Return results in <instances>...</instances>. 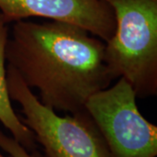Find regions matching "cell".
Masks as SVG:
<instances>
[{
	"instance_id": "6da1fadb",
	"label": "cell",
	"mask_w": 157,
	"mask_h": 157,
	"mask_svg": "<svg viewBox=\"0 0 157 157\" xmlns=\"http://www.w3.org/2000/svg\"><path fill=\"white\" fill-rule=\"evenodd\" d=\"M11 66L39 101L54 111L76 113L113 80L105 42L85 29L59 21L14 22L6 45Z\"/></svg>"
},
{
	"instance_id": "7a4b0ae2",
	"label": "cell",
	"mask_w": 157,
	"mask_h": 157,
	"mask_svg": "<svg viewBox=\"0 0 157 157\" xmlns=\"http://www.w3.org/2000/svg\"><path fill=\"white\" fill-rule=\"evenodd\" d=\"M113 11L115 31L105 43L113 79L124 78L136 97L157 94V0H103Z\"/></svg>"
},
{
	"instance_id": "3957f363",
	"label": "cell",
	"mask_w": 157,
	"mask_h": 157,
	"mask_svg": "<svg viewBox=\"0 0 157 157\" xmlns=\"http://www.w3.org/2000/svg\"><path fill=\"white\" fill-rule=\"evenodd\" d=\"M11 101L21 107V121L44 149L43 157H109L107 147L86 110L59 116L43 105L17 73L6 65Z\"/></svg>"
},
{
	"instance_id": "277c9868",
	"label": "cell",
	"mask_w": 157,
	"mask_h": 157,
	"mask_svg": "<svg viewBox=\"0 0 157 157\" xmlns=\"http://www.w3.org/2000/svg\"><path fill=\"white\" fill-rule=\"evenodd\" d=\"M136 94L124 78L86 103L109 157H156L157 127L142 116Z\"/></svg>"
},
{
	"instance_id": "5b68a950",
	"label": "cell",
	"mask_w": 157,
	"mask_h": 157,
	"mask_svg": "<svg viewBox=\"0 0 157 157\" xmlns=\"http://www.w3.org/2000/svg\"><path fill=\"white\" fill-rule=\"evenodd\" d=\"M0 13L8 24L32 17L72 24L105 43L115 31L113 11L103 0H0Z\"/></svg>"
},
{
	"instance_id": "8992f818",
	"label": "cell",
	"mask_w": 157,
	"mask_h": 157,
	"mask_svg": "<svg viewBox=\"0 0 157 157\" xmlns=\"http://www.w3.org/2000/svg\"><path fill=\"white\" fill-rule=\"evenodd\" d=\"M8 23L0 13V122L10 131L12 138L32 152L37 148L33 133L23 123L11 105L6 79V45L9 37Z\"/></svg>"
},
{
	"instance_id": "52a82bcc",
	"label": "cell",
	"mask_w": 157,
	"mask_h": 157,
	"mask_svg": "<svg viewBox=\"0 0 157 157\" xmlns=\"http://www.w3.org/2000/svg\"><path fill=\"white\" fill-rule=\"evenodd\" d=\"M0 148L11 157H43L37 150L29 152L12 137L0 130Z\"/></svg>"
},
{
	"instance_id": "ba28073f",
	"label": "cell",
	"mask_w": 157,
	"mask_h": 157,
	"mask_svg": "<svg viewBox=\"0 0 157 157\" xmlns=\"http://www.w3.org/2000/svg\"><path fill=\"white\" fill-rule=\"evenodd\" d=\"M0 157H6V156H5V155H3L2 154H0ZM9 157H11V156H10V155H9Z\"/></svg>"
}]
</instances>
